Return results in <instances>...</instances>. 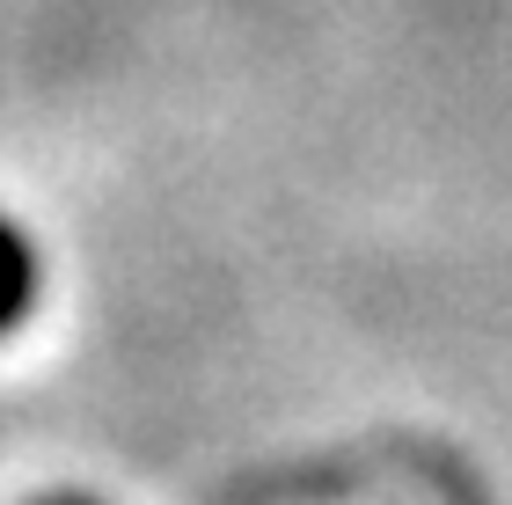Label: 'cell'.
Wrapping results in <instances>:
<instances>
[{"instance_id":"7a4b0ae2","label":"cell","mask_w":512,"mask_h":505,"mask_svg":"<svg viewBox=\"0 0 512 505\" xmlns=\"http://www.w3.org/2000/svg\"><path fill=\"white\" fill-rule=\"evenodd\" d=\"M37 505H103V498H74V491H59V498H37Z\"/></svg>"},{"instance_id":"6da1fadb","label":"cell","mask_w":512,"mask_h":505,"mask_svg":"<svg viewBox=\"0 0 512 505\" xmlns=\"http://www.w3.org/2000/svg\"><path fill=\"white\" fill-rule=\"evenodd\" d=\"M44 301V242L30 235V220L0 205V337H15Z\"/></svg>"}]
</instances>
